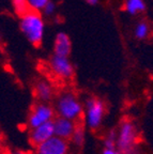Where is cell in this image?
<instances>
[{"label": "cell", "instance_id": "obj_1", "mask_svg": "<svg viewBox=\"0 0 153 154\" xmlns=\"http://www.w3.org/2000/svg\"><path fill=\"white\" fill-rule=\"evenodd\" d=\"M55 112L57 117L78 122L84 117L85 106L78 96L72 91H63L55 101Z\"/></svg>", "mask_w": 153, "mask_h": 154}, {"label": "cell", "instance_id": "obj_2", "mask_svg": "<svg viewBox=\"0 0 153 154\" xmlns=\"http://www.w3.org/2000/svg\"><path fill=\"white\" fill-rule=\"evenodd\" d=\"M19 27L26 38L32 45L39 46L42 43L45 32V24L43 16L39 12L30 10L26 14L22 15Z\"/></svg>", "mask_w": 153, "mask_h": 154}, {"label": "cell", "instance_id": "obj_3", "mask_svg": "<svg viewBox=\"0 0 153 154\" xmlns=\"http://www.w3.org/2000/svg\"><path fill=\"white\" fill-rule=\"evenodd\" d=\"M138 133L132 121L125 120L117 131V149L121 154H139L137 150Z\"/></svg>", "mask_w": 153, "mask_h": 154}, {"label": "cell", "instance_id": "obj_4", "mask_svg": "<svg viewBox=\"0 0 153 154\" xmlns=\"http://www.w3.org/2000/svg\"><path fill=\"white\" fill-rule=\"evenodd\" d=\"M84 123L91 131H96L102 125L106 113L105 104L98 97H89L85 103Z\"/></svg>", "mask_w": 153, "mask_h": 154}, {"label": "cell", "instance_id": "obj_5", "mask_svg": "<svg viewBox=\"0 0 153 154\" xmlns=\"http://www.w3.org/2000/svg\"><path fill=\"white\" fill-rule=\"evenodd\" d=\"M56 117L57 116H56L54 106H52L49 103H40L39 102L32 107L31 111L29 113L27 124H28V128L32 130L42 124L53 122Z\"/></svg>", "mask_w": 153, "mask_h": 154}, {"label": "cell", "instance_id": "obj_6", "mask_svg": "<svg viewBox=\"0 0 153 154\" xmlns=\"http://www.w3.org/2000/svg\"><path fill=\"white\" fill-rule=\"evenodd\" d=\"M49 70L57 78L62 80L71 79L74 75V66L69 57L54 55L49 60Z\"/></svg>", "mask_w": 153, "mask_h": 154}, {"label": "cell", "instance_id": "obj_7", "mask_svg": "<svg viewBox=\"0 0 153 154\" xmlns=\"http://www.w3.org/2000/svg\"><path fill=\"white\" fill-rule=\"evenodd\" d=\"M70 143L67 140L54 136L47 141L34 147L33 154H69Z\"/></svg>", "mask_w": 153, "mask_h": 154}, {"label": "cell", "instance_id": "obj_8", "mask_svg": "<svg viewBox=\"0 0 153 154\" xmlns=\"http://www.w3.org/2000/svg\"><path fill=\"white\" fill-rule=\"evenodd\" d=\"M54 136H55L54 123L48 122L30 130V132H29V141L32 146L36 147L39 144L47 141L48 139H50Z\"/></svg>", "mask_w": 153, "mask_h": 154}, {"label": "cell", "instance_id": "obj_9", "mask_svg": "<svg viewBox=\"0 0 153 154\" xmlns=\"http://www.w3.org/2000/svg\"><path fill=\"white\" fill-rule=\"evenodd\" d=\"M54 123V131H55V136L69 141L72 137L73 133L75 132L77 128V122H74L69 119L61 118V117H56Z\"/></svg>", "mask_w": 153, "mask_h": 154}, {"label": "cell", "instance_id": "obj_10", "mask_svg": "<svg viewBox=\"0 0 153 154\" xmlns=\"http://www.w3.org/2000/svg\"><path fill=\"white\" fill-rule=\"evenodd\" d=\"M34 95L40 103H49L55 96V88L47 79H40L34 85Z\"/></svg>", "mask_w": 153, "mask_h": 154}, {"label": "cell", "instance_id": "obj_11", "mask_svg": "<svg viewBox=\"0 0 153 154\" xmlns=\"http://www.w3.org/2000/svg\"><path fill=\"white\" fill-rule=\"evenodd\" d=\"M72 49V43L70 40V36L64 32L57 33L54 41V53L57 56L61 57H69Z\"/></svg>", "mask_w": 153, "mask_h": 154}, {"label": "cell", "instance_id": "obj_12", "mask_svg": "<svg viewBox=\"0 0 153 154\" xmlns=\"http://www.w3.org/2000/svg\"><path fill=\"white\" fill-rule=\"evenodd\" d=\"M124 9L129 14L136 15L146 10V3L144 0H125Z\"/></svg>", "mask_w": 153, "mask_h": 154}, {"label": "cell", "instance_id": "obj_13", "mask_svg": "<svg viewBox=\"0 0 153 154\" xmlns=\"http://www.w3.org/2000/svg\"><path fill=\"white\" fill-rule=\"evenodd\" d=\"M71 141L74 146L76 147H81L83 144L85 143V140H86V131H85L84 126L81 125H77L76 130L73 133L72 137H71Z\"/></svg>", "mask_w": 153, "mask_h": 154}, {"label": "cell", "instance_id": "obj_14", "mask_svg": "<svg viewBox=\"0 0 153 154\" xmlns=\"http://www.w3.org/2000/svg\"><path fill=\"white\" fill-rule=\"evenodd\" d=\"M149 32H150V28L149 25L146 22H140L136 25L134 29V35L138 40H145L148 38Z\"/></svg>", "mask_w": 153, "mask_h": 154}, {"label": "cell", "instance_id": "obj_15", "mask_svg": "<svg viewBox=\"0 0 153 154\" xmlns=\"http://www.w3.org/2000/svg\"><path fill=\"white\" fill-rule=\"evenodd\" d=\"M50 0H26L29 9L34 12H42L45 5L49 2Z\"/></svg>", "mask_w": 153, "mask_h": 154}, {"label": "cell", "instance_id": "obj_16", "mask_svg": "<svg viewBox=\"0 0 153 154\" xmlns=\"http://www.w3.org/2000/svg\"><path fill=\"white\" fill-rule=\"evenodd\" d=\"M104 148L107 149L117 148V133L110 132L106 135V137L104 138Z\"/></svg>", "mask_w": 153, "mask_h": 154}, {"label": "cell", "instance_id": "obj_17", "mask_svg": "<svg viewBox=\"0 0 153 154\" xmlns=\"http://www.w3.org/2000/svg\"><path fill=\"white\" fill-rule=\"evenodd\" d=\"M13 2H14L15 11H16V13L19 16H22V15L26 14L28 11H30L28 5L26 2V0H15Z\"/></svg>", "mask_w": 153, "mask_h": 154}, {"label": "cell", "instance_id": "obj_18", "mask_svg": "<svg viewBox=\"0 0 153 154\" xmlns=\"http://www.w3.org/2000/svg\"><path fill=\"white\" fill-rule=\"evenodd\" d=\"M56 11V5L53 2V1H49L47 5H45V8L43 9V14L46 15V16H52V15L55 13Z\"/></svg>", "mask_w": 153, "mask_h": 154}, {"label": "cell", "instance_id": "obj_19", "mask_svg": "<svg viewBox=\"0 0 153 154\" xmlns=\"http://www.w3.org/2000/svg\"><path fill=\"white\" fill-rule=\"evenodd\" d=\"M102 154H121L120 151L117 148H113V149H107V148H104Z\"/></svg>", "mask_w": 153, "mask_h": 154}, {"label": "cell", "instance_id": "obj_20", "mask_svg": "<svg viewBox=\"0 0 153 154\" xmlns=\"http://www.w3.org/2000/svg\"><path fill=\"white\" fill-rule=\"evenodd\" d=\"M9 154H30L27 151H24V150H14V151H11Z\"/></svg>", "mask_w": 153, "mask_h": 154}, {"label": "cell", "instance_id": "obj_21", "mask_svg": "<svg viewBox=\"0 0 153 154\" xmlns=\"http://www.w3.org/2000/svg\"><path fill=\"white\" fill-rule=\"evenodd\" d=\"M86 1L90 5H98V0H86Z\"/></svg>", "mask_w": 153, "mask_h": 154}, {"label": "cell", "instance_id": "obj_22", "mask_svg": "<svg viewBox=\"0 0 153 154\" xmlns=\"http://www.w3.org/2000/svg\"><path fill=\"white\" fill-rule=\"evenodd\" d=\"M1 142H2V136L0 134V146H1Z\"/></svg>", "mask_w": 153, "mask_h": 154}, {"label": "cell", "instance_id": "obj_23", "mask_svg": "<svg viewBox=\"0 0 153 154\" xmlns=\"http://www.w3.org/2000/svg\"><path fill=\"white\" fill-rule=\"evenodd\" d=\"M13 1H15V0H13Z\"/></svg>", "mask_w": 153, "mask_h": 154}]
</instances>
